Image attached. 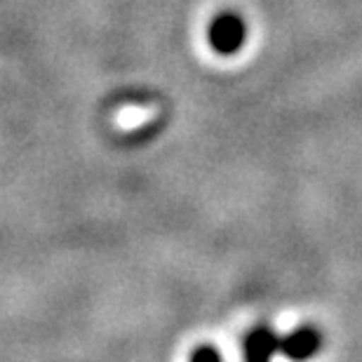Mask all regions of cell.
<instances>
[{"label": "cell", "instance_id": "obj_1", "mask_svg": "<svg viewBox=\"0 0 362 362\" xmlns=\"http://www.w3.org/2000/svg\"><path fill=\"white\" fill-rule=\"evenodd\" d=\"M209 45L219 54H233L245 42V24L238 14H219L209 26Z\"/></svg>", "mask_w": 362, "mask_h": 362}, {"label": "cell", "instance_id": "obj_2", "mask_svg": "<svg viewBox=\"0 0 362 362\" xmlns=\"http://www.w3.org/2000/svg\"><path fill=\"white\" fill-rule=\"evenodd\" d=\"M275 351H280V339L266 327H257L245 339V362H271Z\"/></svg>", "mask_w": 362, "mask_h": 362}, {"label": "cell", "instance_id": "obj_3", "mask_svg": "<svg viewBox=\"0 0 362 362\" xmlns=\"http://www.w3.org/2000/svg\"><path fill=\"white\" fill-rule=\"evenodd\" d=\"M317 346H320V337H317L313 329L303 327V329H296L289 337L282 339L280 351L285 353L289 360L303 362V360H308L310 356H313V353L317 351Z\"/></svg>", "mask_w": 362, "mask_h": 362}, {"label": "cell", "instance_id": "obj_4", "mask_svg": "<svg viewBox=\"0 0 362 362\" xmlns=\"http://www.w3.org/2000/svg\"><path fill=\"white\" fill-rule=\"evenodd\" d=\"M191 362H221V358H219V353H216L214 349L202 346V349H198L191 356Z\"/></svg>", "mask_w": 362, "mask_h": 362}]
</instances>
